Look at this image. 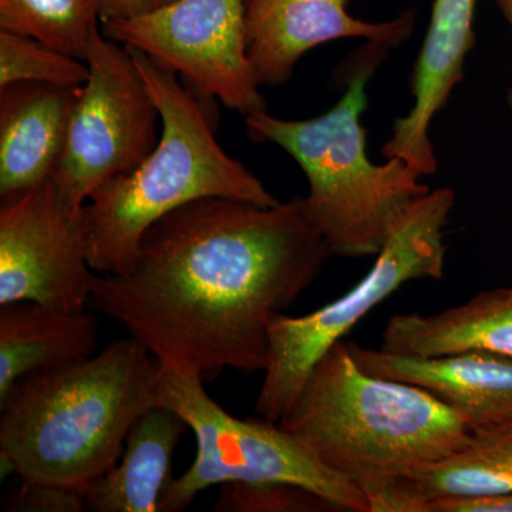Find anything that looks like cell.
<instances>
[{
  "label": "cell",
  "instance_id": "obj_14",
  "mask_svg": "<svg viewBox=\"0 0 512 512\" xmlns=\"http://www.w3.org/2000/svg\"><path fill=\"white\" fill-rule=\"evenodd\" d=\"M79 92L36 82L0 87V201L56 173Z\"/></svg>",
  "mask_w": 512,
  "mask_h": 512
},
{
  "label": "cell",
  "instance_id": "obj_4",
  "mask_svg": "<svg viewBox=\"0 0 512 512\" xmlns=\"http://www.w3.org/2000/svg\"><path fill=\"white\" fill-rule=\"evenodd\" d=\"M278 424L363 494L439 463L471 433L466 420L427 390L360 369L343 340L313 367Z\"/></svg>",
  "mask_w": 512,
  "mask_h": 512
},
{
  "label": "cell",
  "instance_id": "obj_18",
  "mask_svg": "<svg viewBox=\"0 0 512 512\" xmlns=\"http://www.w3.org/2000/svg\"><path fill=\"white\" fill-rule=\"evenodd\" d=\"M412 476L433 501L512 494V420L471 430L456 453Z\"/></svg>",
  "mask_w": 512,
  "mask_h": 512
},
{
  "label": "cell",
  "instance_id": "obj_7",
  "mask_svg": "<svg viewBox=\"0 0 512 512\" xmlns=\"http://www.w3.org/2000/svg\"><path fill=\"white\" fill-rule=\"evenodd\" d=\"M158 404L180 414L197 441L191 467L167 485L160 511H184L212 485L289 483L308 488L338 511L369 512L366 495L323 466L298 437L278 423L225 412L201 376L161 369Z\"/></svg>",
  "mask_w": 512,
  "mask_h": 512
},
{
  "label": "cell",
  "instance_id": "obj_16",
  "mask_svg": "<svg viewBox=\"0 0 512 512\" xmlns=\"http://www.w3.org/2000/svg\"><path fill=\"white\" fill-rule=\"evenodd\" d=\"M187 430L183 417L163 404L141 414L128 431L119 461L84 490L87 510L160 511L161 497L173 480L174 451Z\"/></svg>",
  "mask_w": 512,
  "mask_h": 512
},
{
  "label": "cell",
  "instance_id": "obj_20",
  "mask_svg": "<svg viewBox=\"0 0 512 512\" xmlns=\"http://www.w3.org/2000/svg\"><path fill=\"white\" fill-rule=\"evenodd\" d=\"M87 63L46 46L32 37L0 30V87L18 82L82 87L89 80Z\"/></svg>",
  "mask_w": 512,
  "mask_h": 512
},
{
  "label": "cell",
  "instance_id": "obj_8",
  "mask_svg": "<svg viewBox=\"0 0 512 512\" xmlns=\"http://www.w3.org/2000/svg\"><path fill=\"white\" fill-rule=\"evenodd\" d=\"M84 62L89 80L80 87L55 173L74 212L82 211L101 185L143 163L161 136L160 110L126 46L99 30Z\"/></svg>",
  "mask_w": 512,
  "mask_h": 512
},
{
  "label": "cell",
  "instance_id": "obj_5",
  "mask_svg": "<svg viewBox=\"0 0 512 512\" xmlns=\"http://www.w3.org/2000/svg\"><path fill=\"white\" fill-rule=\"evenodd\" d=\"M392 46L367 42L348 89L326 113L309 120H282L266 111L245 117L254 143L284 148L309 181L303 210L332 255L367 258L382 252L404 215L430 188L423 174L400 158L375 164L367 158L362 114L366 86Z\"/></svg>",
  "mask_w": 512,
  "mask_h": 512
},
{
  "label": "cell",
  "instance_id": "obj_17",
  "mask_svg": "<svg viewBox=\"0 0 512 512\" xmlns=\"http://www.w3.org/2000/svg\"><path fill=\"white\" fill-rule=\"evenodd\" d=\"M379 349L421 357L468 350L512 357V286L480 292L431 315H394L383 330Z\"/></svg>",
  "mask_w": 512,
  "mask_h": 512
},
{
  "label": "cell",
  "instance_id": "obj_23",
  "mask_svg": "<svg viewBox=\"0 0 512 512\" xmlns=\"http://www.w3.org/2000/svg\"><path fill=\"white\" fill-rule=\"evenodd\" d=\"M10 511L82 512L87 510L82 488L22 481Z\"/></svg>",
  "mask_w": 512,
  "mask_h": 512
},
{
  "label": "cell",
  "instance_id": "obj_15",
  "mask_svg": "<svg viewBox=\"0 0 512 512\" xmlns=\"http://www.w3.org/2000/svg\"><path fill=\"white\" fill-rule=\"evenodd\" d=\"M99 320L39 302L0 305V400L26 376L50 372L96 353Z\"/></svg>",
  "mask_w": 512,
  "mask_h": 512
},
{
  "label": "cell",
  "instance_id": "obj_11",
  "mask_svg": "<svg viewBox=\"0 0 512 512\" xmlns=\"http://www.w3.org/2000/svg\"><path fill=\"white\" fill-rule=\"evenodd\" d=\"M349 0H244L247 53L259 86H282L309 50L340 39L399 46L412 35L414 12L389 22L353 18Z\"/></svg>",
  "mask_w": 512,
  "mask_h": 512
},
{
  "label": "cell",
  "instance_id": "obj_2",
  "mask_svg": "<svg viewBox=\"0 0 512 512\" xmlns=\"http://www.w3.org/2000/svg\"><path fill=\"white\" fill-rule=\"evenodd\" d=\"M161 367L136 339L26 376L0 400L2 478L82 488L119 461L134 421L158 404Z\"/></svg>",
  "mask_w": 512,
  "mask_h": 512
},
{
  "label": "cell",
  "instance_id": "obj_21",
  "mask_svg": "<svg viewBox=\"0 0 512 512\" xmlns=\"http://www.w3.org/2000/svg\"><path fill=\"white\" fill-rule=\"evenodd\" d=\"M218 512L338 511L335 505L301 485L289 483H227L215 503Z\"/></svg>",
  "mask_w": 512,
  "mask_h": 512
},
{
  "label": "cell",
  "instance_id": "obj_19",
  "mask_svg": "<svg viewBox=\"0 0 512 512\" xmlns=\"http://www.w3.org/2000/svg\"><path fill=\"white\" fill-rule=\"evenodd\" d=\"M96 0H0V30L32 37L84 60L99 32Z\"/></svg>",
  "mask_w": 512,
  "mask_h": 512
},
{
  "label": "cell",
  "instance_id": "obj_9",
  "mask_svg": "<svg viewBox=\"0 0 512 512\" xmlns=\"http://www.w3.org/2000/svg\"><path fill=\"white\" fill-rule=\"evenodd\" d=\"M104 36L180 77L198 96L242 116L266 111L248 59L244 0H177L138 18L103 23Z\"/></svg>",
  "mask_w": 512,
  "mask_h": 512
},
{
  "label": "cell",
  "instance_id": "obj_13",
  "mask_svg": "<svg viewBox=\"0 0 512 512\" xmlns=\"http://www.w3.org/2000/svg\"><path fill=\"white\" fill-rule=\"evenodd\" d=\"M360 369L421 387L467 421L471 430L512 420V357L468 350L450 355H397L348 342Z\"/></svg>",
  "mask_w": 512,
  "mask_h": 512
},
{
  "label": "cell",
  "instance_id": "obj_24",
  "mask_svg": "<svg viewBox=\"0 0 512 512\" xmlns=\"http://www.w3.org/2000/svg\"><path fill=\"white\" fill-rule=\"evenodd\" d=\"M174 2L177 0H96L101 23L138 18Z\"/></svg>",
  "mask_w": 512,
  "mask_h": 512
},
{
  "label": "cell",
  "instance_id": "obj_25",
  "mask_svg": "<svg viewBox=\"0 0 512 512\" xmlns=\"http://www.w3.org/2000/svg\"><path fill=\"white\" fill-rule=\"evenodd\" d=\"M498 9L503 13L504 19L507 20L508 25L512 28V0H495Z\"/></svg>",
  "mask_w": 512,
  "mask_h": 512
},
{
  "label": "cell",
  "instance_id": "obj_10",
  "mask_svg": "<svg viewBox=\"0 0 512 512\" xmlns=\"http://www.w3.org/2000/svg\"><path fill=\"white\" fill-rule=\"evenodd\" d=\"M82 211L67 207L56 174L0 201V305L33 301L59 311L89 308L97 272L87 256Z\"/></svg>",
  "mask_w": 512,
  "mask_h": 512
},
{
  "label": "cell",
  "instance_id": "obj_1",
  "mask_svg": "<svg viewBox=\"0 0 512 512\" xmlns=\"http://www.w3.org/2000/svg\"><path fill=\"white\" fill-rule=\"evenodd\" d=\"M332 252L302 197L262 207L212 197L147 229L123 274H97L90 308L160 363L202 379L264 373L269 325L318 279Z\"/></svg>",
  "mask_w": 512,
  "mask_h": 512
},
{
  "label": "cell",
  "instance_id": "obj_6",
  "mask_svg": "<svg viewBox=\"0 0 512 512\" xmlns=\"http://www.w3.org/2000/svg\"><path fill=\"white\" fill-rule=\"evenodd\" d=\"M454 202L451 188L430 190L409 208L355 288L308 315L278 313L272 319L268 363L255 403L261 419L271 423L284 419L313 367L377 305L407 282L443 279L446 228Z\"/></svg>",
  "mask_w": 512,
  "mask_h": 512
},
{
  "label": "cell",
  "instance_id": "obj_22",
  "mask_svg": "<svg viewBox=\"0 0 512 512\" xmlns=\"http://www.w3.org/2000/svg\"><path fill=\"white\" fill-rule=\"evenodd\" d=\"M365 495L369 512H433V500L412 474L389 478Z\"/></svg>",
  "mask_w": 512,
  "mask_h": 512
},
{
  "label": "cell",
  "instance_id": "obj_26",
  "mask_svg": "<svg viewBox=\"0 0 512 512\" xmlns=\"http://www.w3.org/2000/svg\"><path fill=\"white\" fill-rule=\"evenodd\" d=\"M507 100H508V106H510V110L512 113V87L510 90H508Z\"/></svg>",
  "mask_w": 512,
  "mask_h": 512
},
{
  "label": "cell",
  "instance_id": "obj_3",
  "mask_svg": "<svg viewBox=\"0 0 512 512\" xmlns=\"http://www.w3.org/2000/svg\"><path fill=\"white\" fill-rule=\"evenodd\" d=\"M127 49L160 110L161 136L143 163L101 185L83 207L87 256L100 275L126 272L147 229L190 202L212 197L262 207L281 202L222 150L207 106L212 100L191 92L177 74L140 50Z\"/></svg>",
  "mask_w": 512,
  "mask_h": 512
},
{
  "label": "cell",
  "instance_id": "obj_12",
  "mask_svg": "<svg viewBox=\"0 0 512 512\" xmlns=\"http://www.w3.org/2000/svg\"><path fill=\"white\" fill-rule=\"evenodd\" d=\"M478 0H434L429 30L412 77L414 104L393 123L384 144L386 158H400L423 175L436 173L437 158L430 140L434 116L444 109L464 77V64L476 45L474 18Z\"/></svg>",
  "mask_w": 512,
  "mask_h": 512
}]
</instances>
